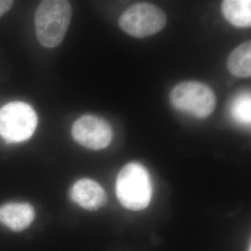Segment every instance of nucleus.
<instances>
[{"instance_id":"nucleus-1","label":"nucleus","mask_w":251,"mask_h":251,"mask_svg":"<svg viewBox=\"0 0 251 251\" xmlns=\"http://www.w3.org/2000/svg\"><path fill=\"white\" fill-rule=\"evenodd\" d=\"M72 18V6L69 1H41L35 13L36 37L38 42L49 49L63 42Z\"/></svg>"},{"instance_id":"nucleus-2","label":"nucleus","mask_w":251,"mask_h":251,"mask_svg":"<svg viewBox=\"0 0 251 251\" xmlns=\"http://www.w3.org/2000/svg\"><path fill=\"white\" fill-rule=\"evenodd\" d=\"M118 201L133 211L143 210L152 200V180L143 165L131 162L119 171L116 183Z\"/></svg>"},{"instance_id":"nucleus-3","label":"nucleus","mask_w":251,"mask_h":251,"mask_svg":"<svg viewBox=\"0 0 251 251\" xmlns=\"http://www.w3.org/2000/svg\"><path fill=\"white\" fill-rule=\"evenodd\" d=\"M170 100L177 111L199 119L209 117L217 103L212 89L198 81L179 83L171 90Z\"/></svg>"},{"instance_id":"nucleus-4","label":"nucleus","mask_w":251,"mask_h":251,"mask_svg":"<svg viewBox=\"0 0 251 251\" xmlns=\"http://www.w3.org/2000/svg\"><path fill=\"white\" fill-rule=\"evenodd\" d=\"M37 126L35 110L23 101L0 108V136L8 143H21L32 137Z\"/></svg>"},{"instance_id":"nucleus-5","label":"nucleus","mask_w":251,"mask_h":251,"mask_svg":"<svg viewBox=\"0 0 251 251\" xmlns=\"http://www.w3.org/2000/svg\"><path fill=\"white\" fill-rule=\"evenodd\" d=\"M167 25V15L150 3L130 6L119 19V26L129 36L144 38L160 32Z\"/></svg>"},{"instance_id":"nucleus-6","label":"nucleus","mask_w":251,"mask_h":251,"mask_svg":"<svg viewBox=\"0 0 251 251\" xmlns=\"http://www.w3.org/2000/svg\"><path fill=\"white\" fill-rule=\"evenodd\" d=\"M74 140L81 146L91 150H101L113 140L112 126L101 117L85 115L79 117L72 126Z\"/></svg>"},{"instance_id":"nucleus-7","label":"nucleus","mask_w":251,"mask_h":251,"mask_svg":"<svg viewBox=\"0 0 251 251\" xmlns=\"http://www.w3.org/2000/svg\"><path fill=\"white\" fill-rule=\"evenodd\" d=\"M70 197L78 206L95 211L105 206L107 195L98 182L90 179H81L73 185Z\"/></svg>"},{"instance_id":"nucleus-8","label":"nucleus","mask_w":251,"mask_h":251,"mask_svg":"<svg viewBox=\"0 0 251 251\" xmlns=\"http://www.w3.org/2000/svg\"><path fill=\"white\" fill-rule=\"evenodd\" d=\"M35 217V209L28 203H9L0 206V223L14 232L25 230Z\"/></svg>"},{"instance_id":"nucleus-9","label":"nucleus","mask_w":251,"mask_h":251,"mask_svg":"<svg viewBox=\"0 0 251 251\" xmlns=\"http://www.w3.org/2000/svg\"><path fill=\"white\" fill-rule=\"evenodd\" d=\"M222 12L225 18L233 26H251V0H225L222 4Z\"/></svg>"},{"instance_id":"nucleus-10","label":"nucleus","mask_w":251,"mask_h":251,"mask_svg":"<svg viewBox=\"0 0 251 251\" xmlns=\"http://www.w3.org/2000/svg\"><path fill=\"white\" fill-rule=\"evenodd\" d=\"M227 67L230 73L241 78H248L251 75V43L246 41L230 54Z\"/></svg>"},{"instance_id":"nucleus-11","label":"nucleus","mask_w":251,"mask_h":251,"mask_svg":"<svg viewBox=\"0 0 251 251\" xmlns=\"http://www.w3.org/2000/svg\"><path fill=\"white\" fill-rule=\"evenodd\" d=\"M251 94L249 92H244L235 96L231 101L230 114L236 123L250 126L251 122Z\"/></svg>"},{"instance_id":"nucleus-12","label":"nucleus","mask_w":251,"mask_h":251,"mask_svg":"<svg viewBox=\"0 0 251 251\" xmlns=\"http://www.w3.org/2000/svg\"><path fill=\"white\" fill-rule=\"evenodd\" d=\"M14 2L9 0H0V17H2L7 11L12 8Z\"/></svg>"},{"instance_id":"nucleus-13","label":"nucleus","mask_w":251,"mask_h":251,"mask_svg":"<svg viewBox=\"0 0 251 251\" xmlns=\"http://www.w3.org/2000/svg\"><path fill=\"white\" fill-rule=\"evenodd\" d=\"M249 251H251V248H249Z\"/></svg>"}]
</instances>
